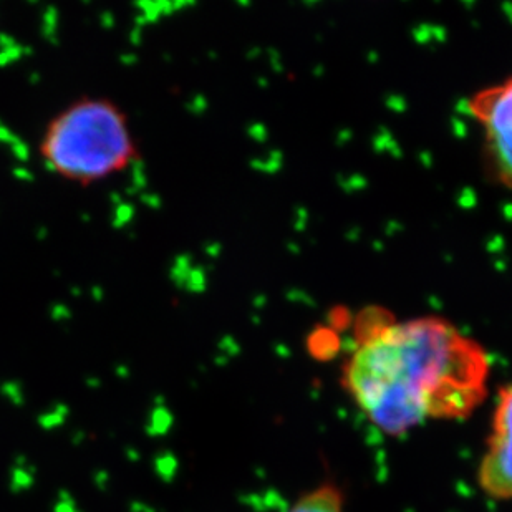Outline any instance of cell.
Here are the masks:
<instances>
[{
    "label": "cell",
    "instance_id": "6da1fadb",
    "mask_svg": "<svg viewBox=\"0 0 512 512\" xmlns=\"http://www.w3.org/2000/svg\"><path fill=\"white\" fill-rule=\"evenodd\" d=\"M342 365L343 392L390 438L428 421H463L488 398V350L445 317L360 310Z\"/></svg>",
    "mask_w": 512,
    "mask_h": 512
},
{
    "label": "cell",
    "instance_id": "7a4b0ae2",
    "mask_svg": "<svg viewBox=\"0 0 512 512\" xmlns=\"http://www.w3.org/2000/svg\"><path fill=\"white\" fill-rule=\"evenodd\" d=\"M37 150L49 173L83 188L125 173L140 158L130 116L105 95L75 98L50 116Z\"/></svg>",
    "mask_w": 512,
    "mask_h": 512
},
{
    "label": "cell",
    "instance_id": "3957f363",
    "mask_svg": "<svg viewBox=\"0 0 512 512\" xmlns=\"http://www.w3.org/2000/svg\"><path fill=\"white\" fill-rule=\"evenodd\" d=\"M468 110L481 130L494 176L512 193V73L474 93Z\"/></svg>",
    "mask_w": 512,
    "mask_h": 512
},
{
    "label": "cell",
    "instance_id": "277c9868",
    "mask_svg": "<svg viewBox=\"0 0 512 512\" xmlns=\"http://www.w3.org/2000/svg\"><path fill=\"white\" fill-rule=\"evenodd\" d=\"M481 493L493 501H512V382L499 388L491 430L476 469Z\"/></svg>",
    "mask_w": 512,
    "mask_h": 512
},
{
    "label": "cell",
    "instance_id": "5b68a950",
    "mask_svg": "<svg viewBox=\"0 0 512 512\" xmlns=\"http://www.w3.org/2000/svg\"><path fill=\"white\" fill-rule=\"evenodd\" d=\"M345 491L334 479H325L314 488L300 494L287 512H345Z\"/></svg>",
    "mask_w": 512,
    "mask_h": 512
}]
</instances>
